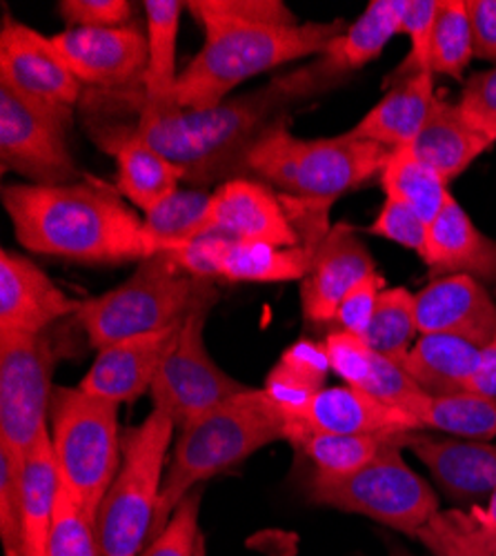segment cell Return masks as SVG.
<instances>
[{
    "label": "cell",
    "instance_id": "6da1fadb",
    "mask_svg": "<svg viewBox=\"0 0 496 556\" xmlns=\"http://www.w3.org/2000/svg\"><path fill=\"white\" fill-rule=\"evenodd\" d=\"M334 85L336 80L314 61L272 78L252 94L207 110L150 103L139 91V118L129 129L183 172V180L196 185L228 180L239 172L245 152L269 127L283 121L294 103L319 97Z\"/></svg>",
    "mask_w": 496,
    "mask_h": 556
},
{
    "label": "cell",
    "instance_id": "7a4b0ae2",
    "mask_svg": "<svg viewBox=\"0 0 496 556\" xmlns=\"http://www.w3.org/2000/svg\"><path fill=\"white\" fill-rule=\"evenodd\" d=\"M0 199L14 237L34 254L116 265L163 252L143 218L99 185H3Z\"/></svg>",
    "mask_w": 496,
    "mask_h": 556
},
{
    "label": "cell",
    "instance_id": "3957f363",
    "mask_svg": "<svg viewBox=\"0 0 496 556\" xmlns=\"http://www.w3.org/2000/svg\"><path fill=\"white\" fill-rule=\"evenodd\" d=\"M345 29L343 21L205 27V45L178 74L174 101L186 110L216 108L247 78L292 61L321 56Z\"/></svg>",
    "mask_w": 496,
    "mask_h": 556
},
{
    "label": "cell",
    "instance_id": "277c9868",
    "mask_svg": "<svg viewBox=\"0 0 496 556\" xmlns=\"http://www.w3.org/2000/svg\"><path fill=\"white\" fill-rule=\"evenodd\" d=\"M283 439V416L263 388H247L180 430L165 470L152 539L167 526L180 501L203 481L237 468L258 450Z\"/></svg>",
    "mask_w": 496,
    "mask_h": 556
},
{
    "label": "cell",
    "instance_id": "5b68a950",
    "mask_svg": "<svg viewBox=\"0 0 496 556\" xmlns=\"http://www.w3.org/2000/svg\"><path fill=\"white\" fill-rule=\"evenodd\" d=\"M390 154L387 148L356 138L352 131L332 138H298L283 118L245 152L239 172L258 176L283 197L332 205L381 174Z\"/></svg>",
    "mask_w": 496,
    "mask_h": 556
},
{
    "label": "cell",
    "instance_id": "8992f818",
    "mask_svg": "<svg viewBox=\"0 0 496 556\" xmlns=\"http://www.w3.org/2000/svg\"><path fill=\"white\" fill-rule=\"evenodd\" d=\"M209 294H216L212 281L192 276L167 252H158L141 261L118 288L82 301L76 318L92 348L103 350L178 326Z\"/></svg>",
    "mask_w": 496,
    "mask_h": 556
},
{
    "label": "cell",
    "instance_id": "52a82bcc",
    "mask_svg": "<svg viewBox=\"0 0 496 556\" xmlns=\"http://www.w3.org/2000/svg\"><path fill=\"white\" fill-rule=\"evenodd\" d=\"M174 430L169 416L152 409L145 421L123 439L120 470L97 515L103 556H141L148 547L158 517Z\"/></svg>",
    "mask_w": 496,
    "mask_h": 556
},
{
    "label": "cell",
    "instance_id": "ba28073f",
    "mask_svg": "<svg viewBox=\"0 0 496 556\" xmlns=\"http://www.w3.org/2000/svg\"><path fill=\"white\" fill-rule=\"evenodd\" d=\"M118 407L80 388H56L50 405L61 483L94 521L123 460Z\"/></svg>",
    "mask_w": 496,
    "mask_h": 556
},
{
    "label": "cell",
    "instance_id": "9c48e42d",
    "mask_svg": "<svg viewBox=\"0 0 496 556\" xmlns=\"http://www.w3.org/2000/svg\"><path fill=\"white\" fill-rule=\"evenodd\" d=\"M309 501L368 517L415 539L441 509L430 483L403 460L400 445H390L345 479L311 481Z\"/></svg>",
    "mask_w": 496,
    "mask_h": 556
},
{
    "label": "cell",
    "instance_id": "30bf717a",
    "mask_svg": "<svg viewBox=\"0 0 496 556\" xmlns=\"http://www.w3.org/2000/svg\"><path fill=\"white\" fill-rule=\"evenodd\" d=\"M56 345L50 334H0V443L21 460L50 432Z\"/></svg>",
    "mask_w": 496,
    "mask_h": 556
},
{
    "label": "cell",
    "instance_id": "8fae6325",
    "mask_svg": "<svg viewBox=\"0 0 496 556\" xmlns=\"http://www.w3.org/2000/svg\"><path fill=\"white\" fill-rule=\"evenodd\" d=\"M214 301L216 294L205 296L186 316L178 341L150 390L154 409L169 416L178 430L247 390V386L222 372L205 348V323Z\"/></svg>",
    "mask_w": 496,
    "mask_h": 556
},
{
    "label": "cell",
    "instance_id": "7c38bea8",
    "mask_svg": "<svg viewBox=\"0 0 496 556\" xmlns=\"http://www.w3.org/2000/svg\"><path fill=\"white\" fill-rule=\"evenodd\" d=\"M0 85L67 127L82 89L56 52L52 38L12 18H5L0 31Z\"/></svg>",
    "mask_w": 496,
    "mask_h": 556
},
{
    "label": "cell",
    "instance_id": "4fadbf2b",
    "mask_svg": "<svg viewBox=\"0 0 496 556\" xmlns=\"http://www.w3.org/2000/svg\"><path fill=\"white\" fill-rule=\"evenodd\" d=\"M67 125L0 85V161L31 185L78 182L67 146Z\"/></svg>",
    "mask_w": 496,
    "mask_h": 556
},
{
    "label": "cell",
    "instance_id": "5bb4252c",
    "mask_svg": "<svg viewBox=\"0 0 496 556\" xmlns=\"http://www.w3.org/2000/svg\"><path fill=\"white\" fill-rule=\"evenodd\" d=\"M52 42L80 85L103 89L143 80L148 70V31L125 27H67Z\"/></svg>",
    "mask_w": 496,
    "mask_h": 556
},
{
    "label": "cell",
    "instance_id": "9a60e30c",
    "mask_svg": "<svg viewBox=\"0 0 496 556\" xmlns=\"http://www.w3.org/2000/svg\"><path fill=\"white\" fill-rule=\"evenodd\" d=\"M209 231H220L232 241L277 248L303 243L281 197L269 185L245 176L222 180L212 192Z\"/></svg>",
    "mask_w": 496,
    "mask_h": 556
},
{
    "label": "cell",
    "instance_id": "2e32d148",
    "mask_svg": "<svg viewBox=\"0 0 496 556\" xmlns=\"http://www.w3.org/2000/svg\"><path fill=\"white\" fill-rule=\"evenodd\" d=\"M421 334H445L485 348L496 339V303L472 276H438L415 294Z\"/></svg>",
    "mask_w": 496,
    "mask_h": 556
},
{
    "label": "cell",
    "instance_id": "e0dca14e",
    "mask_svg": "<svg viewBox=\"0 0 496 556\" xmlns=\"http://www.w3.org/2000/svg\"><path fill=\"white\" fill-rule=\"evenodd\" d=\"M374 258L347 223L332 225L314 252L311 269L301 281V307L317 326L334 323L341 301L354 286L374 274Z\"/></svg>",
    "mask_w": 496,
    "mask_h": 556
},
{
    "label": "cell",
    "instance_id": "ac0fdd59",
    "mask_svg": "<svg viewBox=\"0 0 496 556\" xmlns=\"http://www.w3.org/2000/svg\"><path fill=\"white\" fill-rule=\"evenodd\" d=\"M78 305L34 261L0 252V334H44Z\"/></svg>",
    "mask_w": 496,
    "mask_h": 556
},
{
    "label": "cell",
    "instance_id": "d6986e66",
    "mask_svg": "<svg viewBox=\"0 0 496 556\" xmlns=\"http://www.w3.org/2000/svg\"><path fill=\"white\" fill-rule=\"evenodd\" d=\"M180 328H183V323L99 350L78 388L116 405L143 396L152 390L158 369L174 350Z\"/></svg>",
    "mask_w": 496,
    "mask_h": 556
},
{
    "label": "cell",
    "instance_id": "ffe728a7",
    "mask_svg": "<svg viewBox=\"0 0 496 556\" xmlns=\"http://www.w3.org/2000/svg\"><path fill=\"white\" fill-rule=\"evenodd\" d=\"M419 430L410 414L383 405L364 390L341 386L326 388L314 396L301 419L288 430L285 441L296 447L303 439L317 434H403Z\"/></svg>",
    "mask_w": 496,
    "mask_h": 556
},
{
    "label": "cell",
    "instance_id": "44dd1931",
    "mask_svg": "<svg viewBox=\"0 0 496 556\" xmlns=\"http://www.w3.org/2000/svg\"><path fill=\"white\" fill-rule=\"evenodd\" d=\"M92 134L94 141L116 159L118 194L133 207H139L143 214L154 210L178 190V182L183 180V172L145 141H141L129 127L101 125Z\"/></svg>",
    "mask_w": 496,
    "mask_h": 556
},
{
    "label": "cell",
    "instance_id": "7402d4cb",
    "mask_svg": "<svg viewBox=\"0 0 496 556\" xmlns=\"http://www.w3.org/2000/svg\"><path fill=\"white\" fill-rule=\"evenodd\" d=\"M405 447L417 454L449 498H489L496 490V445L487 441L434 439L410 432Z\"/></svg>",
    "mask_w": 496,
    "mask_h": 556
},
{
    "label": "cell",
    "instance_id": "603a6c76",
    "mask_svg": "<svg viewBox=\"0 0 496 556\" xmlns=\"http://www.w3.org/2000/svg\"><path fill=\"white\" fill-rule=\"evenodd\" d=\"M423 263L441 276H472L476 281H496V241L485 237L466 210L449 199L430 223Z\"/></svg>",
    "mask_w": 496,
    "mask_h": 556
},
{
    "label": "cell",
    "instance_id": "cb8c5ba5",
    "mask_svg": "<svg viewBox=\"0 0 496 556\" xmlns=\"http://www.w3.org/2000/svg\"><path fill=\"white\" fill-rule=\"evenodd\" d=\"M436 101L432 74L400 78L398 85L387 91V97L349 131L356 138L387 148L390 152L408 148L425 127Z\"/></svg>",
    "mask_w": 496,
    "mask_h": 556
},
{
    "label": "cell",
    "instance_id": "d4e9b609",
    "mask_svg": "<svg viewBox=\"0 0 496 556\" xmlns=\"http://www.w3.org/2000/svg\"><path fill=\"white\" fill-rule=\"evenodd\" d=\"M489 146L485 136L463 121L457 105L438 99L425 127L405 150L449 182L463 174Z\"/></svg>",
    "mask_w": 496,
    "mask_h": 556
},
{
    "label": "cell",
    "instance_id": "484cf974",
    "mask_svg": "<svg viewBox=\"0 0 496 556\" xmlns=\"http://www.w3.org/2000/svg\"><path fill=\"white\" fill-rule=\"evenodd\" d=\"M330 372V361L323 343L317 341H296L279 358V363L269 369L263 392L277 405L288 430L301 419V414L309 401L326 390Z\"/></svg>",
    "mask_w": 496,
    "mask_h": 556
},
{
    "label": "cell",
    "instance_id": "4316f807",
    "mask_svg": "<svg viewBox=\"0 0 496 556\" xmlns=\"http://www.w3.org/2000/svg\"><path fill=\"white\" fill-rule=\"evenodd\" d=\"M59 488L61 477L48 432L23 458V556H48Z\"/></svg>",
    "mask_w": 496,
    "mask_h": 556
},
{
    "label": "cell",
    "instance_id": "83f0119b",
    "mask_svg": "<svg viewBox=\"0 0 496 556\" xmlns=\"http://www.w3.org/2000/svg\"><path fill=\"white\" fill-rule=\"evenodd\" d=\"M481 348L445 334H421L400 361L405 372L430 396L468 392Z\"/></svg>",
    "mask_w": 496,
    "mask_h": 556
},
{
    "label": "cell",
    "instance_id": "f1b7e54d",
    "mask_svg": "<svg viewBox=\"0 0 496 556\" xmlns=\"http://www.w3.org/2000/svg\"><path fill=\"white\" fill-rule=\"evenodd\" d=\"M396 34H400V0H372L368 10L317 56V63L339 83L347 74L377 61Z\"/></svg>",
    "mask_w": 496,
    "mask_h": 556
},
{
    "label": "cell",
    "instance_id": "f546056e",
    "mask_svg": "<svg viewBox=\"0 0 496 556\" xmlns=\"http://www.w3.org/2000/svg\"><path fill=\"white\" fill-rule=\"evenodd\" d=\"M319 245L301 243L277 248L267 243L230 241L220 258V278L232 283H290L303 281Z\"/></svg>",
    "mask_w": 496,
    "mask_h": 556
},
{
    "label": "cell",
    "instance_id": "4dcf8cb0",
    "mask_svg": "<svg viewBox=\"0 0 496 556\" xmlns=\"http://www.w3.org/2000/svg\"><path fill=\"white\" fill-rule=\"evenodd\" d=\"M421 430L453 434L466 441H489L496 437V399L474 392L430 396L421 394L405 407Z\"/></svg>",
    "mask_w": 496,
    "mask_h": 556
},
{
    "label": "cell",
    "instance_id": "1f68e13d",
    "mask_svg": "<svg viewBox=\"0 0 496 556\" xmlns=\"http://www.w3.org/2000/svg\"><path fill=\"white\" fill-rule=\"evenodd\" d=\"M183 3L178 0H148L143 3L148 23V70L141 80V97L150 103H176V40Z\"/></svg>",
    "mask_w": 496,
    "mask_h": 556
},
{
    "label": "cell",
    "instance_id": "d6a6232c",
    "mask_svg": "<svg viewBox=\"0 0 496 556\" xmlns=\"http://www.w3.org/2000/svg\"><path fill=\"white\" fill-rule=\"evenodd\" d=\"M410 432L403 434H317L303 439L296 450L314 466L311 481L345 479L366 468L390 445L405 447Z\"/></svg>",
    "mask_w": 496,
    "mask_h": 556
},
{
    "label": "cell",
    "instance_id": "836d02e7",
    "mask_svg": "<svg viewBox=\"0 0 496 556\" xmlns=\"http://www.w3.org/2000/svg\"><path fill=\"white\" fill-rule=\"evenodd\" d=\"M379 176L385 199L412 207L428 223H432L445 203L453 199V194L447 192V182L405 148L390 154Z\"/></svg>",
    "mask_w": 496,
    "mask_h": 556
},
{
    "label": "cell",
    "instance_id": "e575fe53",
    "mask_svg": "<svg viewBox=\"0 0 496 556\" xmlns=\"http://www.w3.org/2000/svg\"><path fill=\"white\" fill-rule=\"evenodd\" d=\"M212 194L205 190H176L154 210L143 214V225L154 243L169 252L209 231Z\"/></svg>",
    "mask_w": 496,
    "mask_h": 556
},
{
    "label": "cell",
    "instance_id": "d590c367",
    "mask_svg": "<svg viewBox=\"0 0 496 556\" xmlns=\"http://www.w3.org/2000/svg\"><path fill=\"white\" fill-rule=\"evenodd\" d=\"M417 541L430 556H496V532L470 509H438L421 528Z\"/></svg>",
    "mask_w": 496,
    "mask_h": 556
},
{
    "label": "cell",
    "instance_id": "8d00e7d4",
    "mask_svg": "<svg viewBox=\"0 0 496 556\" xmlns=\"http://www.w3.org/2000/svg\"><path fill=\"white\" fill-rule=\"evenodd\" d=\"M417 328L415 294L405 288H387L381 292L364 341L381 356L403 361L410 352Z\"/></svg>",
    "mask_w": 496,
    "mask_h": 556
},
{
    "label": "cell",
    "instance_id": "74e56055",
    "mask_svg": "<svg viewBox=\"0 0 496 556\" xmlns=\"http://www.w3.org/2000/svg\"><path fill=\"white\" fill-rule=\"evenodd\" d=\"M474 56L466 0H441L430 45V74L461 78Z\"/></svg>",
    "mask_w": 496,
    "mask_h": 556
},
{
    "label": "cell",
    "instance_id": "f35d334b",
    "mask_svg": "<svg viewBox=\"0 0 496 556\" xmlns=\"http://www.w3.org/2000/svg\"><path fill=\"white\" fill-rule=\"evenodd\" d=\"M194 21L205 29L212 25H298L281 0H190L186 3Z\"/></svg>",
    "mask_w": 496,
    "mask_h": 556
},
{
    "label": "cell",
    "instance_id": "ab89813d",
    "mask_svg": "<svg viewBox=\"0 0 496 556\" xmlns=\"http://www.w3.org/2000/svg\"><path fill=\"white\" fill-rule=\"evenodd\" d=\"M0 539L5 556H23V460L0 443Z\"/></svg>",
    "mask_w": 496,
    "mask_h": 556
},
{
    "label": "cell",
    "instance_id": "60d3db41",
    "mask_svg": "<svg viewBox=\"0 0 496 556\" xmlns=\"http://www.w3.org/2000/svg\"><path fill=\"white\" fill-rule=\"evenodd\" d=\"M201 492L194 490L174 509L167 526L148 543L141 556H199Z\"/></svg>",
    "mask_w": 496,
    "mask_h": 556
},
{
    "label": "cell",
    "instance_id": "b9f144b4",
    "mask_svg": "<svg viewBox=\"0 0 496 556\" xmlns=\"http://www.w3.org/2000/svg\"><path fill=\"white\" fill-rule=\"evenodd\" d=\"M438 8L441 0H400V31L410 36L412 48L396 76L430 74V45Z\"/></svg>",
    "mask_w": 496,
    "mask_h": 556
},
{
    "label": "cell",
    "instance_id": "7bdbcfd3",
    "mask_svg": "<svg viewBox=\"0 0 496 556\" xmlns=\"http://www.w3.org/2000/svg\"><path fill=\"white\" fill-rule=\"evenodd\" d=\"M368 231L372 237L415 250L419 256H423L430 235V223L423 216H419L412 207L385 199L379 216L368 227Z\"/></svg>",
    "mask_w": 496,
    "mask_h": 556
},
{
    "label": "cell",
    "instance_id": "ee69618b",
    "mask_svg": "<svg viewBox=\"0 0 496 556\" xmlns=\"http://www.w3.org/2000/svg\"><path fill=\"white\" fill-rule=\"evenodd\" d=\"M366 394H370L372 399L381 401L383 405H390L394 409L405 412L415 399H419L421 394H425L415 379L405 372V367L400 361L381 356L374 352V361H372V369H370V377L364 383ZM408 414V412H405Z\"/></svg>",
    "mask_w": 496,
    "mask_h": 556
},
{
    "label": "cell",
    "instance_id": "f6af8a7d",
    "mask_svg": "<svg viewBox=\"0 0 496 556\" xmlns=\"http://www.w3.org/2000/svg\"><path fill=\"white\" fill-rule=\"evenodd\" d=\"M330 369L345 381V386L352 388H364L366 379L370 377L372 361H374V350L364 341V337H356L349 332H330L328 339L323 341Z\"/></svg>",
    "mask_w": 496,
    "mask_h": 556
},
{
    "label": "cell",
    "instance_id": "bcb514c9",
    "mask_svg": "<svg viewBox=\"0 0 496 556\" xmlns=\"http://www.w3.org/2000/svg\"><path fill=\"white\" fill-rule=\"evenodd\" d=\"M457 110L474 131L485 136L489 143L496 141V67L466 83Z\"/></svg>",
    "mask_w": 496,
    "mask_h": 556
},
{
    "label": "cell",
    "instance_id": "7dc6e473",
    "mask_svg": "<svg viewBox=\"0 0 496 556\" xmlns=\"http://www.w3.org/2000/svg\"><path fill=\"white\" fill-rule=\"evenodd\" d=\"M383 290H387L385 278L379 271L366 276L364 281L354 286L352 292L339 305V312H336V318H334L336 330L339 332H349V334H356V337H364L368 326H370V318L374 314L377 301H379Z\"/></svg>",
    "mask_w": 496,
    "mask_h": 556
},
{
    "label": "cell",
    "instance_id": "c3c4849f",
    "mask_svg": "<svg viewBox=\"0 0 496 556\" xmlns=\"http://www.w3.org/2000/svg\"><path fill=\"white\" fill-rule=\"evenodd\" d=\"M230 241L232 239L220 235V231H207V235L178 245L167 254L192 276L203 278V281H214V278H220V258Z\"/></svg>",
    "mask_w": 496,
    "mask_h": 556
},
{
    "label": "cell",
    "instance_id": "681fc988",
    "mask_svg": "<svg viewBox=\"0 0 496 556\" xmlns=\"http://www.w3.org/2000/svg\"><path fill=\"white\" fill-rule=\"evenodd\" d=\"M59 12L67 27L131 25V3H127V0H63Z\"/></svg>",
    "mask_w": 496,
    "mask_h": 556
},
{
    "label": "cell",
    "instance_id": "f907efd6",
    "mask_svg": "<svg viewBox=\"0 0 496 556\" xmlns=\"http://www.w3.org/2000/svg\"><path fill=\"white\" fill-rule=\"evenodd\" d=\"M474 56L483 61H496V0H466Z\"/></svg>",
    "mask_w": 496,
    "mask_h": 556
},
{
    "label": "cell",
    "instance_id": "816d5d0a",
    "mask_svg": "<svg viewBox=\"0 0 496 556\" xmlns=\"http://www.w3.org/2000/svg\"><path fill=\"white\" fill-rule=\"evenodd\" d=\"M468 392H474V394H481L487 399H496V339L492 343H487L485 348H481L476 372L470 381Z\"/></svg>",
    "mask_w": 496,
    "mask_h": 556
},
{
    "label": "cell",
    "instance_id": "f5cc1de1",
    "mask_svg": "<svg viewBox=\"0 0 496 556\" xmlns=\"http://www.w3.org/2000/svg\"><path fill=\"white\" fill-rule=\"evenodd\" d=\"M470 513H472L476 519H481L489 530L496 532V490H494L492 496L487 498V505H485V507L474 505V507H470Z\"/></svg>",
    "mask_w": 496,
    "mask_h": 556
},
{
    "label": "cell",
    "instance_id": "db71d44e",
    "mask_svg": "<svg viewBox=\"0 0 496 556\" xmlns=\"http://www.w3.org/2000/svg\"><path fill=\"white\" fill-rule=\"evenodd\" d=\"M390 556H412V554H408V552H400V549H394Z\"/></svg>",
    "mask_w": 496,
    "mask_h": 556
}]
</instances>
